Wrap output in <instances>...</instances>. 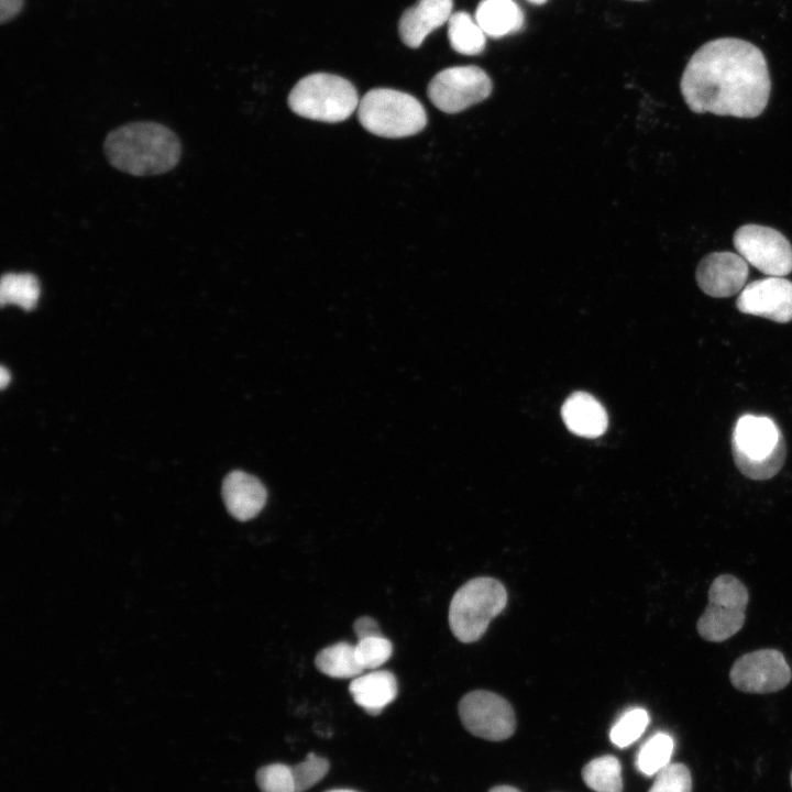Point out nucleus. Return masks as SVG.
<instances>
[{"label":"nucleus","mask_w":792,"mask_h":792,"mask_svg":"<svg viewBox=\"0 0 792 792\" xmlns=\"http://www.w3.org/2000/svg\"><path fill=\"white\" fill-rule=\"evenodd\" d=\"M488 792H520V791L517 790L516 788L509 787V785H497V787L492 788Z\"/></svg>","instance_id":"obj_32"},{"label":"nucleus","mask_w":792,"mask_h":792,"mask_svg":"<svg viewBox=\"0 0 792 792\" xmlns=\"http://www.w3.org/2000/svg\"><path fill=\"white\" fill-rule=\"evenodd\" d=\"M562 418L573 433L596 438L607 428V415L603 406L590 394L574 393L562 406Z\"/></svg>","instance_id":"obj_17"},{"label":"nucleus","mask_w":792,"mask_h":792,"mask_svg":"<svg viewBox=\"0 0 792 792\" xmlns=\"http://www.w3.org/2000/svg\"><path fill=\"white\" fill-rule=\"evenodd\" d=\"M507 604L505 586L496 579L482 576L463 584L449 607L450 629L462 642H474Z\"/></svg>","instance_id":"obj_4"},{"label":"nucleus","mask_w":792,"mask_h":792,"mask_svg":"<svg viewBox=\"0 0 792 792\" xmlns=\"http://www.w3.org/2000/svg\"><path fill=\"white\" fill-rule=\"evenodd\" d=\"M459 716L468 732L483 739L499 741L509 738L516 729L512 705L501 695L476 690L459 702Z\"/></svg>","instance_id":"obj_10"},{"label":"nucleus","mask_w":792,"mask_h":792,"mask_svg":"<svg viewBox=\"0 0 792 792\" xmlns=\"http://www.w3.org/2000/svg\"><path fill=\"white\" fill-rule=\"evenodd\" d=\"M24 0H0V22L12 20L22 9Z\"/></svg>","instance_id":"obj_30"},{"label":"nucleus","mask_w":792,"mask_h":792,"mask_svg":"<svg viewBox=\"0 0 792 792\" xmlns=\"http://www.w3.org/2000/svg\"><path fill=\"white\" fill-rule=\"evenodd\" d=\"M354 702L370 715H378L397 696V680L386 670L354 678L349 686Z\"/></svg>","instance_id":"obj_16"},{"label":"nucleus","mask_w":792,"mask_h":792,"mask_svg":"<svg viewBox=\"0 0 792 792\" xmlns=\"http://www.w3.org/2000/svg\"><path fill=\"white\" fill-rule=\"evenodd\" d=\"M222 497L228 512L243 521L254 518L262 510L266 490L255 476L233 471L223 480Z\"/></svg>","instance_id":"obj_15"},{"label":"nucleus","mask_w":792,"mask_h":792,"mask_svg":"<svg viewBox=\"0 0 792 792\" xmlns=\"http://www.w3.org/2000/svg\"><path fill=\"white\" fill-rule=\"evenodd\" d=\"M353 629L358 639L382 635L377 622L369 616L358 618Z\"/></svg>","instance_id":"obj_29"},{"label":"nucleus","mask_w":792,"mask_h":792,"mask_svg":"<svg viewBox=\"0 0 792 792\" xmlns=\"http://www.w3.org/2000/svg\"><path fill=\"white\" fill-rule=\"evenodd\" d=\"M733 243L748 264L766 275L783 277L792 272V245L773 228L744 224L735 231Z\"/></svg>","instance_id":"obj_9"},{"label":"nucleus","mask_w":792,"mask_h":792,"mask_svg":"<svg viewBox=\"0 0 792 792\" xmlns=\"http://www.w3.org/2000/svg\"><path fill=\"white\" fill-rule=\"evenodd\" d=\"M732 448L737 469L751 480L774 476L785 459L780 429L772 419L763 416H741L734 428Z\"/></svg>","instance_id":"obj_3"},{"label":"nucleus","mask_w":792,"mask_h":792,"mask_svg":"<svg viewBox=\"0 0 792 792\" xmlns=\"http://www.w3.org/2000/svg\"><path fill=\"white\" fill-rule=\"evenodd\" d=\"M360 123L383 138H405L420 132L427 123L422 105L411 95L375 88L367 91L358 107Z\"/></svg>","instance_id":"obj_6"},{"label":"nucleus","mask_w":792,"mask_h":792,"mask_svg":"<svg viewBox=\"0 0 792 792\" xmlns=\"http://www.w3.org/2000/svg\"><path fill=\"white\" fill-rule=\"evenodd\" d=\"M354 648L358 661L364 670L381 667L393 652L392 642L383 635L358 639Z\"/></svg>","instance_id":"obj_25"},{"label":"nucleus","mask_w":792,"mask_h":792,"mask_svg":"<svg viewBox=\"0 0 792 792\" xmlns=\"http://www.w3.org/2000/svg\"><path fill=\"white\" fill-rule=\"evenodd\" d=\"M315 663L320 672L337 679H354L364 671L358 661L354 645L346 641L322 649L316 656Z\"/></svg>","instance_id":"obj_19"},{"label":"nucleus","mask_w":792,"mask_h":792,"mask_svg":"<svg viewBox=\"0 0 792 792\" xmlns=\"http://www.w3.org/2000/svg\"><path fill=\"white\" fill-rule=\"evenodd\" d=\"M492 91L488 75L477 66H454L439 72L428 85L430 101L446 113H457L486 99Z\"/></svg>","instance_id":"obj_8"},{"label":"nucleus","mask_w":792,"mask_h":792,"mask_svg":"<svg viewBox=\"0 0 792 792\" xmlns=\"http://www.w3.org/2000/svg\"><path fill=\"white\" fill-rule=\"evenodd\" d=\"M448 38L457 53L477 55L485 48L486 34L468 12L459 11L448 21Z\"/></svg>","instance_id":"obj_20"},{"label":"nucleus","mask_w":792,"mask_h":792,"mask_svg":"<svg viewBox=\"0 0 792 792\" xmlns=\"http://www.w3.org/2000/svg\"><path fill=\"white\" fill-rule=\"evenodd\" d=\"M673 740L664 733H657L647 739L637 755V768L645 776L659 773L670 765Z\"/></svg>","instance_id":"obj_23"},{"label":"nucleus","mask_w":792,"mask_h":792,"mask_svg":"<svg viewBox=\"0 0 792 792\" xmlns=\"http://www.w3.org/2000/svg\"><path fill=\"white\" fill-rule=\"evenodd\" d=\"M10 382V374L4 366L0 369V386L3 389Z\"/></svg>","instance_id":"obj_31"},{"label":"nucleus","mask_w":792,"mask_h":792,"mask_svg":"<svg viewBox=\"0 0 792 792\" xmlns=\"http://www.w3.org/2000/svg\"><path fill=\"white\" fill-rule=\"evenodd\" d=\"M680 89L695 113L751 119L766 109L771 80L767 61L756 45L721 37L695 51L684 68Z\"/></svg>","instance_id":"obj_1"},{"label":"nucleus","mask_w":792,"mask_h":792,"mask_svg":"<svg viewBox=\"0 0 792 792\" xmlns=\"http://www.w3.org/2000/svg\"><path fill=\"white\" fill-rule=\"evenodd\" d=\"M297 792L306 790L318 783L328 772L329 762L327 759L309 754L306 759L292 767Z\"/></svg>","instance_id":"obj_28"},{"label":"nucleus","mask_w":792,"mask_h":792,"mask_svg":"<svg viewBox=\"0 0 792 792\" xmlns=\"http://www.w3.org/2000/svg\"><path fill=\"white\" fill-rule=\"evenodd\" d=\"M359 103L358 91L349 80L327 73L301 78L288 96V106L296 114L330 123L348 119Z\"/></svg>","instance_id":"obj_5"},{"label":"nucleus","mask_w":792,"mask_h":792,"mask_svg":"<svg viewBox=\"0 0 792 792\" xmlns=\"http://www.w3.org/2000/svg\"><path fill=\"white\" fill-rule=\"evenodd\" d=\"M637 1H640V0H637Z\"/></svg>","instance_id":"obj_36"},{"label":"nucleus","mask_w":792,"mask_h":792,"mask_svg":"<svg viewBox=\"0 0 792 792\" xmlns=\"http://www.w3.org/2000/svg\"><path fill=\"white\" fill-rule=\"evenodd\" d=\"M733 686L744 693L768 694L784 689L791 681V669L777 649L747 652L729 670Z\"/></svg>","instance_id":"obj_11"},{"label":"nucleus","mask_w":792,"mask_h":792,"mask_svg":"<svg viewBox=\"0 0 792 792\" xmlns=\"http://www.w3.org/2000/svg\"><path fill=\"white\" fill-rule=\"evenodd\" d=\"M748 263L732 252H713L704 256L695 271L698 287L715 298L730 297L746 286Z\"/></svg>","instance_id":"obj_13"},{"label":"nucleus","mask_w":792,"mask_h":792,"mask_svg":"<svg viewBox=\"0 0 792 792\" xmlns=\"http://www.w3.org/2000/svg\"><path fill=\"white\" fill-rule=\"evenodd\" d=\"M708 604L696 622L702 639L723 642L736 635L746 620L748 588L732 574L715 578L708 588Z\"/></svg>","instance_id":"obj_7"},{"label":"nucleus","mask_w":792,"mask_h":792,"mask_svg":"<svg viewBox=\"0 0 792 792\" xmlns=\"http://www.w3.org/2000/svg\"><path fill=\"white\" fill-rule=\"evenodd\" d=\"M327 792H356V791L349 790V789H334V790H330Z\"/></svg>","instance_id":"obj_33"},{"label":"nucleus","mask_w":792,"mask_h":792,"mask_svg":"<svg viewBox=\"0 0 792 792\" xmlns=\"http://www.w3.org/2000/svg\"><path fill=\"white\" fill-rule=\"evenodd\" d=\"M582 779L595 792H623L622 766L614 756L591 760L582 770Z\"/></svg>","instance_id":"obj_22"},{"label":"nucleus","mask_w":792,"mask_h":792,"mask_svg":"<svg viewBox=\"0 0 792 792\" xmlns=\"http://www.w3.org/2000/svg\"><path fill=\"white\" fill-rule=\"evenodd\" d=\"M40 296V284L31 273H7L1 277L0 302L2 306L14 304L24 310L35 307Z\"/></svg>","instance_id":"obj_21"},{"label":"nucleus","mask_w":792,"mask_h":792,"mask_svg":"<svg viewBox=\"0 0 792 792\" xmlns=\"http://www.w3.org/2000/svg\"><path fill=\"white\" fill-rule=\"evenodd\" d=\"M736 306L744 314L789 322L792 320V282L781 276L754 280L743 288Z\"/></svg>","instance_id":"obj_12"},{"label":"nucleus","mask_w":792,"mask_h":792,"mask_svg":"<svg viewBox=\"0 0 792 792\" xmlns=\"http://www.w3.org/2000/svg\"><path fill=\"white\" fill-rule=\"evenodd\" d=\"M791 787H792V772H791Z\"/></svg>","instance_id":"obj_35"},{"label":"nucleus","mask_w":792,"mask_h":792,"mask_svg":"<svg viewBox=\"0 0 792 792\" xmlns=\"http://www.w3.org/2000/svg\"><path fill=\"white\" fill-rule=\"evenodd\" d=\"M452 7V0H419L408 8L398 24L403 43L411 48L419 47L432 31L449 21Z\"/></svg>","instance_id":"obj_14"},{"label":"nucleus","mask_w":792,"mask_h":792,"mask_svg":"<svg viewBox=\"0 0 792 792\" xmlns=\"http://www.w3.org/2000/svg\"><path fill=\"white\" fill-rule=\"evenodd\" d=\"M649 792H692V777L683 763H672L656 774Z\"/></svg>","instance_id":"obj_27"},{"label":"nucleus","mask_w":792,"mask_h":792,"mask_svg":"<svg viewBox=\"0 0 792 792\" xmlns=\"http://www.w3.org/2000/svg\"><path fill=\"white\" fill-rule=\"evenodd\" d=\"M475 21L486 35L499 38L522 28L524 13L514 0H482L475 11Z\"/></svg>","instance_id":"obj_18"},{"label":"nucleus","mask_w":792,"mask_h":792,"mask_svg":"<svg viewBox=\"0 0 792 792\" xmlns=\"http://www.w3.org/2000/svg\"><path fill=\"white\" fill-rule=\"evenodd\" d=\"M103 151L114 168L134 176H152L177 165L182 145L169 128L139 121L112 130L105 140Z\"/></svg>","instance_id":"obj_2"},{"label":"nucleus","mask_w":792,"mask_h":792,"mask_svg":"<svg viewBox=\"0 0 792 792\" xmlns=\"http://www.w3.org/2000/svg\"><path fill=\"white\" fill-rule=\"evenodd\" d=\"M256 783L261 792H297L292 767L272 763L256 772Z\"/></svg>","instance_id":"obj_26"},{"label":"nucleus","mask_w":792,"mask_h":792,"mask_svg":"<svg viewBox=\"0 0 792 792\" xmlns=\"http://www.w3.org/2000/svg\"><path fill=\"white\" fill-rule=\"evenodd\" d=\"M648 724V713L644 708H632L613 726L609 733L610 741L619 748L628 747L644 734Z\"/></svg>","instance_id":"obj_24"},{"label":"nucleus","mask_w":792,"mask_h":792,"mask_svg":"<svg viewBox=\"0 0 792 792\" xmlns=\"http://www.w3.org/2000/svg\"><path fill=\"white\" fill-rule=\"evenodd\" d=\"M528 1L534 4H542V3L547 2V0H528Z\"/></svg>","instance_id":"obj_34"}]
</instances>
